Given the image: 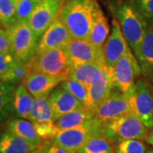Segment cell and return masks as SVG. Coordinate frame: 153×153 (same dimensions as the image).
<instances>
[{
  "label": "cell",
  "mask_w": 153,
  "mask_h": 153,
  "mask_svg": "<svg viewBox=\"0 0 153 153\" xmlns=\"http://www.w3.org/2000/svg\"><path fill=\"white\" fill-rule=\"evenodd\" d=\"M0 22L5 29L17 22L16 8L12 0H0Z\"/></svg>",
  "instance_id": "29"
},
{
  "label": "cell",
  "mask_w": 153,
  "mask_h": 153,
  "mask_svg": "<svg viewBox=\"0 0 153 153\" xmlns=\"http://www.w3.org/2000/svg\"><path fill=\"white\" fill-rule=\"evenodd\" d=\"M76 153H117L116 145L102 133L91 137Z\"/></svg>",
  "instance_id": "24"
},
{
  "label": "cell",
  "mask_w": 153,
  "mask_h": 153,
  "mask_svg": "<svg viewBox=\"0 0 153 153\" xmlns=\"http://www.w3.org/2000/svg\"><path fill=\"white\" fill-rule=\"evenodd\" d=\"M114 13L126 41L138 58L149 23L131 3L117 5Z\"/></svg>",
  "instance_id": "2"
},
{
  "label": "cell",
  "mask_w": 153,
  "mask_h": 153,
  "mask_svg": "<svg viewBox=\"0 0 153 153\" xmlns=\"http://www.w3.org/2000/svg\"><path fill=\"white\" fill-rule=\"evenodd\" d=\"M130 47L115 64L112 73L114 86L122 93L132 99L134 97L135 77L141 74L140 63Z\"/></svg>",
  "instance_id": "7"
},
{
  "label": "cell",
  "mask_w": 153,
  "mask_h": 153,
  "mask_svg": "<svg viewBox=\"0 0 153 153\" xmlns=\"http://www.w3.org/2000/svg\"><path fill=\"white\" fill-rule=\"evenodd\" d=\"M49 101L53 111L54 121H56L63 115L85 106L61 85H58L49 94Z\"/></svg>",
  "instance_id": "16"
},
{
  "label": "cell",
  "mask_w": 153,
  "mask_h": 153,
  "mask_svg": "<svg viewBox=\"0 0 153 153\" xmlns=\"http://www.w3.org/2000/svg\"><path fill=\"white\" fill-rule=\"evenodd\" d=\"M94 0H64L59 18L65 24L71 38H89L95 8Z\"/></svg>",
  "instance_id": "1"
},
{
  "label": "cell",
  "mask_w": 153,
  "mask_h": 153,
  "mask_svg": "<svg viewBox=\"0 0 153 153\" xmlns=\"http://www.w3.org/2000/svg\"><path fill=\"white\" fill-rule=\"evenodd\" d=\"M149 128L134 113L120 116L105 123L101 133L115 145L123 140H145Z\"/></svg>",
  "instance_id": "4"
},
{
  "label": "cell",
  "mask_w": 153,
  "mask_h": 153,
  "mask_svg": "<svg viewBox=\"0 0 153 153\" xmlns=\"http://www.w3.org/2000/svg\"><path fill=\"white\" fill-rule=\"evenodd\" d=\"M38 146L9 130L0 135V153H30Z\"/></svg>",
  "instance_id": "19"
},
{
  "label": "cell",
  "mask_w": 153,
  "mask_h": 153,
  "mask_svg": "<svg viewBox=\"0 0 153 153\" xmlns=\"http://www.w3.org/2000/svg\"><path fill=\"white\" fill-rule=\"evenodd\" d=\"M146 153H153V149H149Z\"/></svg>",
  "instance_id": "40"
},
{
  "label": "cell",
  "mask_w": 153,
  "mask_h": 153,
  "mask_svg": "<svg viewBox=\"0 0 153 153\" xmlns=\"http://www.w3.org/2000/svg\"><path fill=\"white\" fill-rule=\"evenodd\" d=\"M145 140H146V142L147 143V144L151 145V146H153V127L151 128H149L147 135L146 137Z\"/></svg>",
  "instance_id": "36"
},
{
  "label": "cell",
  "mask_w": 153,
  "mask_h": 153,
  "mask_svg": "<svg viewBox=\"0 0 153 153\" xmlns=\"http://www.w3.org/2000/svg\"><path fill=\"white\" fill-rule=\"evenodd\" d=\"M1 27H2V23H1V22H0V28H1Z\"/></svg>",
  "instance_id": "41"
},
{
  "label": "cell",
  "mask_w": 153,
  "mask_h": 153,
  "mask_svg": "<svg viewBox=\"0 0 153 153\" xmlns=\"http://www.w3.org/2000/svg\"><path fill=\"white\" fill-rule=\"evenodd\" d=\"M16 8V20L18 22H28L32 13L38 4L33 0H12Z\"/></svg>",
  "instance_id": "30"
},
{
  "label": "cell",
  "mask_w": 153,
  "mask_h": 153,
  "mask_svg": "<svg viewBox=\"0 0 153 153\" xmlns=\"http://www.w3.org/2000/svg\"><path fill=\"white\" fill-rule=\"evenodd\" d=\"M71 39L67 28L58 16L39 39L37 53L48 49L65 48Z\"/></svg>",
  "instance_id": "14"
},
{
  "label": "cell",
  "mask_w": 153,
  "mask_h": 153,
  "mask_svg": "<svg viewBox=\"0 0 153 153\" xmlns=\"http://www.w3.org/2000/svg\"><path fill=\"white\" fill-rule=\"evenodd\" d=\"M33 123L38 134L43 140V141L51 140L58 132V128L55 125V122Z\"/></svg>",
  "instance_id": "32"
},
{
  "label": "cell",
  "mask_w": 153,
  "mask_h": 153,
  "mask_svg": "<svg viewBox=\"0 0 153 153\" xmlns=\"http://www.w3.org/2000/svg\"><path fill=\"white\" fill-rule=\"evenodd\" d=\"M146 146L141 140H123L116 145L117 153H146Z\"/></svg>",
  "instance_id": "31"
},
{
  "label": "cell",
  "mask_w": 153,
  "mask_h": 153,
  "mask_svg": "<svg viewBox=\"0 0 153 153\" xmlns=\"http://www.w3.org/2000/svg\"><path fill=\"white\" fill-rule=\"evenodd\" d=\"M103 63H105L104 60H99L72 67L68 78L80 82L88 89L92 83L94 76Z\"/></svg>",
  "instance_id": "23"
},
{
  "label": "cell",
  "mask_w": 153,
  "mask_h": 153,
  "mask_svg": "<svg viewBox=\"0 0 153 153\" xmlns=\"http://www.w3.org/2000/svg\"><path fill=\"white\" fill-rule=\"evenodd\" d=\"M109 33L110 26L108 20L98 4L95 3L93 24L88 40L94 45L103 49L105 44L109 37Z\"/></svg>",
  "instance_id": "18"
},
{
  "label": "cell",
  "mask_w": 153,
  "mask_h": 153,
  "mask_svg": "<svg viewBox=\"0 0 153 153\" xmlns=\"http://www.w3.org/2000/svg\"><path fill=\"white\" fill-rule=\"evenodd\" d=\"M0 51L5 54L12 53L9 34L8 32L4 29H0Z\"/></svg>",
  "instance_id": "34"
},
{
  "label": "cell",
  "mask_w": 153,
  "mask_h": 153,
  "mask_svg": "<svg viewBox=\"0 0 153 153\" xmlns=\"http://www.w3.org/2000/svg\"><path fill=\"white\" fill-rule=\"evenodd\" d=\"M30 153H44V151L43 147L40 146H38L37 149H35V150H33V152H31Z\"/></svg>",
  "instance_id": "37"
},
{
  "label": "cell",
  "mask_w": 153,
  "mask_h": 153,
  "mask_svg": "<svg viewBox=\"0 0 153 153\" xmlns=\"http://www.w3.org/2000/svg\"><path fill=\"white\" fill-rule=\"evenodd\" d=\"M137 59L143 75L153 86V24H148Z\"/></svg>",
  "instance_id": "17"
},
{
  "label": "cell",
  "mask_w": 153,
  "mask_h": 153,
  "mask_svg": "<svg viewBox=\"0 0 153 153\" xmlns=\"http://www.w3.org/2000/svg\"><path fill=\"white\" fill-rule=\"evenodd\" d=\"M41 146L43 147L44 153H71L67 152L64 148L60 147L52 140H46L42 143Z\"/></svg>",
  "instance_id": "35"
},
{
  "label": "cell",
  "mask_w": 153,
  "mask_h": 153,
  "mask_svg": "<svg viewBox=\"0 0 153 153\" xmlns=\"http://www.w3.org/2000/svg\"><path fill=\"white\" fill-rule=\"evenodd\" d=\"M6 128L11 133L22 137L35 145L41 146L44 142L39 137L32 122L22 118H10L6 123Z\"/></svg>",
  "instance_id": "21"
},
{
  "label": "cell",
  "mask_w": 153,
  "mask_h": 153,
  "mask_svg": "<svg viewBox=\"0 0 153 153\" xmlns=\"http://www.w3.org/2000/svg\"><path fill=\"white\" fill-rule=\"evenodd\" d=\"M129 46L122 33L119 22L117 19L112 20L111 34L103 47L104 62L111 70H113L115 64L128 51Z\"/></svg>",
  "instance_id": "13"
},
{
  "label": "cell",
  "mask_w": 153,
  "mask_h": 153,
  "mask_svg": "<svg viewBox=\"0 0 153 153\" xmlns=\"http://www.w3.org/2000/svg\"><path fill=\"white\" fill-rule=\"evenodd\" d=\"M128 113H132L130 98L114 88L109 96L94 111V117L105 123Z\"/></svg>",
  "instance_id": "10"
},
{
  "label": "cell",
  "mask_w": 153,
  "mask_h": 153,
  "mask_svg": "<svg viewBox=\"0 0 153 153\" xmlns=\"http://www.w3.org/2000/svg\"><path fill=\"white\" fill-rule=\"evenodd\" d=\"M34 3H36V4H38V3H40V2H42V1H44V0H33Z\"/></svg>",
  "instance_id": "39"
},
{
  "label": "cell",
  "mask_w": 153,
  "mask_h": 153,
  "mask_svg": "<svg viewBox=\"0 0 153 153\" xmlns=\"http://www.w3.org/2000/svg\"><path fill=\"white\" fill-rule=\"evenodd\" d=\"M15 84L6 83L0 89V125L7 123L14 115L13 99L15 92Z\"/></svg>",
  "instance_id": "26"
},
{
  "label": "cell",
  "mask_w": 153,
  "mask_h": 153,
  "mask_svg": "<svg viewBox=\"0 0 153 153\" xmlns=\"http://www.w3.org/2000/svg\"><path fill=\"white\" fill-rule=\"evenodd\" d=\"M33 100L32 94L23 82L18 84L14 92L13 111L17 117L29 119L33 109Z\"/></svg>",
  "instance_id": "20"
},
{
  "label": "cell",
  "mask_w": 153,
  "mask_h": 153,
  "mask_svg": "<svg viewBox=\"0 0 153 153\" xmlns=\"http://www.w3.org/2000/svg\"><path fill=\"white\" fill-rule=\"evenodd\" d=\"M5 84H6L5 82H4L2 80H1V79H0V89L4 87V86H5Z\"/></svg>",
  "instance_id": "38"
},
{
  "label": "cell",
  "mask_w": 153,
  "mask_h": 153,
  "mask_svg": "<svg viewBox=\"0 0 153 153\" xmlns=\"http://www.w3.org/2000/svg\"><path fill=\"white\" fill-rule=\"evenodd\" d=\"M132 113L138 117L145 126L153 127V90L152 83L144 76L135 82L134 97L131 100Z\"/></svg>",
  "instance_id": "8"
},
{
  "label": "cell",
  "mask_w": 153,
  "mask_h": 153,
  "mask_svg": "<svg viewBox=\"0 0 153 153\" xmlns=\"http://www.w3.org/2000/svg\"><path fill=\"white\" fill-rule=\"evenodd\" d=\"M103 124L94 117L82 125L58 130L51 140L69 152L76 153L93 135L101 133Z\"/></svg>",
  "instance_id": "5"
},
{
  "label": "cell",
  "mask_w": 153,
  "mask_h": 153,
  "mask_svg": "<svg viewBox=\"0 0 153 153\" xmlns=\"http://www.w3.org/2000/svg\"><path fill=\"white\" fill-rule=\"evenodd\" d=\"M60 85L73 94L76 99H78L82 104L88 107V89L80 82L67 78L60 82Z\"/></svg>",
  "instance_id": "28"
},
{
  "label": "cell",
  "mask_w": 153,
  "mask_h": 153,
  "mask_svg": "<svg viewBox=\"0 0 153 153\" xmlns=\"http://www.w3.org/2000/svg\"><path fill=\"white\" fill-rule=\"evenodd\" d=\"M114 88L112 70L103 63L94 76L88 88V107L94 112L99 105L109 96Z\"/></svg>",
  "instance_id": "11"
},
{
  "label": "cell",
  "mask_w": 153,
  "mask_h": 153,
  "mask_svg": "<svg viewBox=\"0 0 153 153\" xmlns=\"http://www.w3.org/2000/svg\"><path fill=\"white\" fill-rule=\"evenodd\" d=\"M64 0H44L36 5L28 25L38 39L60 15Z\"/></svg>",
  "instance_id": "9"
},
{
  "label": "cell",
  "mask_w": 153,
  "mask_h": 153,
  "mask_svg": "<svg viewBox=\"0 0 153 153\" xmlns=\"http://www.w3.org/2000/svg\"><path fill=\"white\" fill-rule=\"evenodd\" d=\"M10 40L12 53L22 62L27 63L37 54L39 39L27 22H15L6 28Z\"/></svg>",
  "instance_id": "6"
},
{
  "label": "cell",
  "mask_w": 153,
  "mask_h": 153,
  "mask_svg": "<svg viewBox=\"0 0 153 153\" xmlns=\"http://www.w3.org/2000/svg\"><path fill=\"white\" fill-rule=\"evenodd\" d=\"M27 73L41 72L68 78L71 66L65 48L52 49L37 53L31 60L25 63Z\"/></svg>",
  "instance_id": "3"
},
{
  "label": "cell",
  "mask_w": 153,
  "mask_h": 153,
  "mask_svg": "<svg viewBox=\"0 0 153 153\" xmlns=\"http://www.w3.org/2000/svg\"><path fill=\"white\" fill-rule=\"evenodd\" d=\"M28 120L32 123L55 122L49 96L34 97L33 109Z\"/></svg>",
  "instance_id": "25"
},
{
  "label": "cell",
  "mask_w": 153,
  "mask_h": 153,
  "mask_svg": "<svg viewBox=\"0 0 153 153\" xmlns=\"http://www.w3.org/2000/svg\"><path fill=\"white\" fill-rule=\"evenodd\" d=\"M65 49L71 68L85 63L104 60L103 49L94 45L87 39L71 38Z\"/></svg>",
  "instance_id": "12"
},
{
  "label": "cell",
  "mask_w": 153,
  "mask_h": 153,
  "mask_svg": "<svg viewBox=\"0 0 153 153\" xmlns=\"http://www.w3.org/2000/svg\"><path fill=\"white\" fill-rule=\"evenodd\" d=\"M94 117L93 111L88 108L87 106H83L61 116L60 118L55 121V123L58 130H62L82 125L87 121L91 120Z\"/></svg>",
  "instance_id": "22"
},
{
  "label": "cell",
  "mask_w": 153,
  "mask_h": 153,
  "mask_svg": "<svg viewBox=\"0 0 153 153\" xmlns=\"http://www.w3.org/2000/svg\"><path fill=\"white\" fill-rule=\"evenodd\" d=\"M64 79L60 76H52L41 72L27 73L23 83L34 97L49 96L51 92Z\"/></svg>",
  "instance_id": "15"
},
{
  "label": "cell",
  "mask_w": 153,
  "mask_h": 153,
  "mask_svg": "<svg viewBox=\"0 0 153 153\" xmlns=\"http://www.w3.org/2000/svg\"><path fill=\"white\" fill-rule=\"evenodd\" d=\"M18 60L13 53L5 54L0 51V79L3 82L16 84L15 68Z\"/></svg>",
  "instance_id": "27"
},
{
  "label": "cell",
  "mask_w": 153,
  "mask_h": 153,
  "mask_svg": "<svg viewBox=\"0 0 153 153\" xmlns=\"http://www.w3.org/2000/svg\"><path fill=\"white\" fill-rule=\"evenodd\" d=\"M131 4L149 23L153 24V0H131Z\"/></svg>",
  "instance_id": "33"
}]
</instances>
